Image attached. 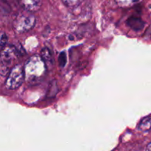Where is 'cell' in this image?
Instances as JSON below:
<instances>
[{
	"label": "cell",
	"instance_id": "cell-13",
	"mask_svg": "<svg viewBox=\"0 0 151 151\" xmlns=\"http://www.w3.org/2000/svg\"><path fill=\"white\" fill-rule=\"evenodd\" d=\"M145 151H151V142L149 143V144L147 145Z\"/></svg>",
	"mask_w": 151,
	"mask_h": 151
},
{
	"label": "cell",
	"instance_id": "cell-6",
	"mask_svg": "<svg viewBox=\"0 0 151 151\" xmlns=\"http://www.w3.org/2000/svg\"><path fill=\"white\" fill-rule=\"evenodd\" d=\"M127 24L128 25L129 27H131V29H134V30L139 31L140 29H142L145 26V23L142 19H140L138 16H131L130 18H128V19L127 20Z\"/></svg>",
	"mask_w": 151,
	"mask_h": 151
},
{
	"label": "cell",
	"instance_id": "cell-1",
	"mask_svg": "<svg viewBox=\"0 0 151 151\" xmlns=\"http://www.w3.org/2000/svg\"><path fill=\"white\" fill-rule=\"evenodd\" d=\"M25 80L28 83H36L44 78L47 67L38 55L32 56L24 66Z\"/></svg>",
	"mask_w": 151,
	"mask_h": 151
},
{
	"label": "cell",
	"instance_id": "cell-9",
	"mask_svg": "<svg viewBox=\"0 0 151 151\" xmlns=\"http://www.w3.org/2000/svg\"><path fill=\"white\" fill-rule=\"evenodd\" d=\"M63 4L69 8H76L81 5L84 0H62Z\"/></svg>",
	"mask_w": 151,
	"mask_h": 151
},
{
	"label": "cell",
	"instance_id": "cell-7",
	"mask_svg": "<svg viewBox=\"0 0 151 151\" xmlns=\"http://www.w3.org/2000/svg\"><path fill=\"white\" fill-rule=\"evenodd\" d=\"M41 57L42 58L43 60L45 63L47 69L51 68L53 66V64H54V59L52 58L51 51L47 47H44V48L41 50Z\"/></svg>",
	"mask_w": 151,
	"mask_h": 151
},
{
	"label": "cell",
	"instance_id": "cell-8",
	"mask_svg": "<svg viewBox=\"0 0 151 151\" xmlns=\"http://www.w3.org/2000/svg\"><path fill=\"white\" fill-rule=\"evenodd\" d=\"M139 129L142 131H148L151 129V117L147 116L140 121L139 124Z\"/></svg>",
	"mask_w": 151,
	"mask_h": 151
},
{
	"label": "cell",
	"instance_id": "cell-10",
	"mask_svg": "<svg viewBox=\"0 0 151 151\" xmlns=\"http://www.w3.org/2000/svg\"><path fill=\"white\" fill-rule=\"evenodd\" d=\"M58 62L60 67H64L65 65H66V53H65V52H60V54L59 55Z\"/></svg>",
	"mask_w": 151,
	"mask_h": 151
},
{
	"label": "cell",
	"instance_id": "cell-2",
	"mask_svg": "<svg viewBox=\"0 0 151 151\" xmlns=\"http://www.w3.org/2000/svg\"><path fill=\"white\" fill-rule=\"evenodd\" d=\"M36 23L35 16L31 12L26 11L21 13L15 19L13 28L16 33L22 34L28 32L34 27Z\"/></svg>",
	"mask_w": 151,
	"mask_h": 151
},
{
	"label": "cell",
	"instance_id": "cell-3",
	"mask_svg": "<svg viewBox=\"0 0 151 151\" xmlns=\"http://www.w3.org/2000/svg\"><path fill=\"white\" fill-rule=\"evenodd\" d=\"M25 79L24 67L20 64L13 66L7 74L5 81V87L9 90H14L19 88Z\"/></svg>",
	"mask_w": 151,
	"mask_h": 151
},
{
	"label": "cell",
	"instance_id": "cell-12",
	"mask_svg": "<svg viewBox=\"0 0 151 151\" xmlns=\"http://www.w3.org/2000/svg\"><path fill=\"white\" fill-rule=\"evenodd\" d=\"M7 41V34L2 32L1 35V49H2L3 47H5Z\"/></svg>",
	"mask_w": 151,
	"mask_h": 151
},
{
	"label": "cell",
	"instance_id": "cell-5",
	"mask_svg": "<svg viewBox=\"0 0 151 151\" xmlns=\"http://www.w3.org/2000/svg\"><path fill=\"white\" fill-rule=\"evenodd\" d=\"M18 2L24 10L33 13L39 10L42 0H18Z\"/></svg>",
	"mask_w": 151,
	"mask_h": 151
},
{
	"label": "cell",
	"instance_id": "cell-4",
	"mask_svg": "<svg viewBox=\"0 0 151 151\" xmlns=\"http://www.w3.org/2000/svg\"><path fill=\"white\" fill-rule=\"evenodd\" d=\"M19 55L16 46H5L1 49V74L4 75V72L6 73L10 72L8 71V66L13 61L15 56Z\"/></svg>",
	"mask_w": 151,
	"mask_h": 151
},
{
	"label": "cell",
	"instance_id": "cell-11",
	"mask_svg": "<svg viewBox=\"0 0 151 151\" xmlns=\"http://www.w3.org/2000/svg\"><path fill=\"white\" fill-rule=\"evenodd\" d=\"M139 1V0H117V1L119 4H122L124 6H128L131 5V4H135V3H137Z\"/></svg>",
	"mask_w": 151,
	"mask_h": 151
}]
</instances>
